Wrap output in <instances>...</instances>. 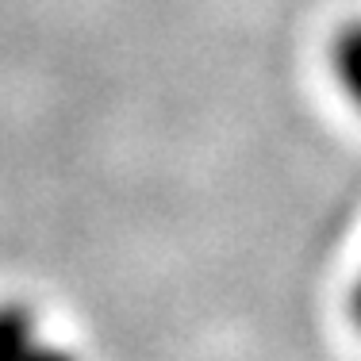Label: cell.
Masks as SVG:
<instances>
[{"mask_svg": "<svg viewBox=\"0 0 361 361\" xmlns=\"http://www.w3.org/2000/svg\"><path fill=\"white\" fill-rule=\"evenodd\" d=\"M0 361H81L70 346L42 331V319L23 300L0 304Z\"/></svg>", "mask_w": 361, "mask_h": 361, "instance_id": "1", "label": "cell"}, {"mask_svg": "<svg viewBox=\"0 0 361 361\" xmlns=\"http://www.w3.org/2000/svg\"><path fill=\"white\" fill-rule=\"evenodd\" d=\"M331 70L342 97L361 111V20H350L346 27H338L331 42Z\"/></svg>", "mask_w": 361, "mask_h": 361, "instance_id": "2", "label": "cell"}, {"mask_svg": "<svg viewBox=\"0 0 361 361\" xmlns=\"http://www.w3.org/2000/svg\"><path fill=\"white\" fill-rule=\"evenodd\" d=\"M350 319H354V326L361 331V273L354 281V292H350Z\"/></svg>", "mask_w": 361, "mask_h": 361, "instance_id": "3", "label": "cell"}]
</instances>
